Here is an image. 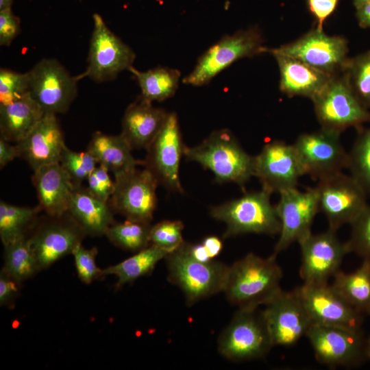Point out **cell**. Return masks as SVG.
<instances>
[{"instance_id":"7","label":"cell","mask_w":370,"mask_h":370,"mask_svg":"<svg viewBox=\"0 0 370 370\" xmlns=\"http://www.w3.org/2000/svg\"><path fill=\"white\" fill-rule=\"evenodd\" d=\"M240 309L218 338L219 352L225 358L243 362L261 358L273 344L261 312Z\"/></svg>"},{"instance_id":"3","label":"cell","mask_w":370,"mask_h":370,"mask_svg":"<svg viewBox=\"0 0 370 370\" xmlns=\"http://www.w3.org/2000/svg\"><path fill=\"white\" fill-rule=\"evenodd\" d=\"M166 259L168 280L182 291L188 306L223 291L230 266L213 260H196L188 243L184 241Z\"/></svg>"},{"instance_id":"15","label":"cell","mask_w":370,"mask_h":370,"mask_svg":"<svg viewBox=\"0 0 370 370\" xmlns=\"http://www.w3.org/2000/svg\"><path fill=\"white\" fill-rule=\"evenodd\" d=\"M114 190L108 201L113 212L126 219L150 223L157 205L158 184L146 167L136 168L114 177Z\"/></svg>"},{"instance_id":"26","label":"cell","mask_w":370,"mask_h":370,"mask_svg":"<svg viewBox=\"0 0 370 370\" xmlns=\"http://www.w3.org/2000/svg\"><path fill=\"white\" fill-rule=\"evenodd\" d=\"M67 212L86 235H105L114 223L113 211L108 203L93 195L82 185H75L69 203Z\"/></svg>"},{"instance_id":"13","label":"cell","mask_w":370,"mask_h":370,"mask_svg":"<svg viewBox=\"0 0 370 370\" xmlns=\"http://www.w3.org/2000/svg\"><path fill=\"white\" fill-rule=\"evenodd\" d=\"M46 215L42 221L38 218L27 236L40 270L72 254L86 235L68 212L59 217Z\"/></svg>"},{"instance_id":"41","label":"cell","mask_w":370,"mask_h":370,"mask_svg":"<svg viewBox=\"0 0 370 370\" xmlns=\"http://www.w3.org/2000/svg\"><path fill=\"white\" fill-rule=\"evenodd\" d=\"M97 252V247L88 249L82 244L78 245L73 251L77 275L85 284H90L104 276L103 269L96 264Z\"/></svg>"},{"instance_id":"34","label":"cell","mask_w":370,"mask_h":370,"mask_svg":"<svg viewBox=\"0 0 370 370\" xmlns=\"http://www.w3.org/2000/svg\"><path fill=\"white\" fill-rule=\"evenodd\" d=\"M151 227L150 223L126 219L122 223L114 222L105 235L114 245L136 252L150 245Z\"/></svg>"},{"instance_id":"2","label":"cell","mask_w":370,"mask_h":370,"mask_svg":"<svg viewBox=\"0 0 370 370\" xmlns=\"http://www.w3.org/2000/svg\"><path fill=\"white\" fill-rule=\"evenodd\" d=\"M184 156L211 171L221 183L233 182L243 187L254 176V156L243 149L229 130L214 131L198 145L184 146Z\"/></svg>"},{"instance_id":"43","label":"cell","mask_w":370,"mask_h":370,"mask_svg":"<svg viewBox=\"0 0 370 370\" xmlns=\"http://www.w3.org/2000/svg\"><path fill=\"white\" fill-rule=\"evenodd\" d=\"M21 32L20 18L12 9L0 12V45L9 47Z\"/></svg>"},{"instance_id":"6","label":"cell","mask_w":370,"mask_h":370,"mask_svg":"<svg viewBox=\"0 0 370 370\" xmlns=\"http://www.w3.org/2000/svg\"><path fill=\"white\" fill-rule=\"evenodd\" d=\"M312 101L321 129L341 134L349 127L370 123V111L360 102L341 73L333 76Z\"/></svg>"},{"instance_id":"51","label":"cell","mask_w":370,"mask_h":370,"mask_svg":"<svg viewBox=\"0 0 370 370\" xmlns=\"http://www.w3.org/2000/svg\"><path fill=\"white\" fill-rule=\"evenodd\" d=\"M354 5L356 9L370 3V0H353Z\"/></svg>"},{"instance_id":"27","label":"cell","mask_w":370,"mask_h":370,"mask_svg":"<svg viewBox=\"0 0 370 370\" xmlns=\"http://www.w3.org/2000/svg\"><path fill=\"white\" fill-rule=\"evenodd\" d=\"M45 112L28 92L0 105V138L15 143L25 138L42 118Z\"/></svg>"},{"instance_id":"30","label":"cell","mask_w":370,"mask_h":370,"mask_svg":"<svg viewBox=\"0 0 370 370\" xmlns=\"http://www.w3.org/2000/svg\"><path fill=\"white\" fill-rule=\"evenodd\" d=\"M169 254L168 251L150 244L123 261L103 269V273L104 276L115 275L118 288L150 274L158 262L166 258Z\"/></svg>"},{"instance_id":"33","label":"cell","mask_w":370,"mask_h":370,"mask_svg":"<svg viewBox=\"0 0 370 370\" xmlns=\"http://www.w3.org/2000/svg\"><path fill=\"white\" fill-rule=\"evenodd\" d=\"M4 248L2 271L19 284L40 270L27 236L4 245Z\"/></svg>"},{"instance_id":"44","label":"cell","mask_w":370,"mask_h":370,"mask_svg":"<svg viewBox=\"0 0 370 370\" xmlns=\"http://www.w3.org/2000/svg\"><path fill=\"white\" fill-rule=\"evenodd\" d=\"M307 3L317 21V28L323 30V24L336 9L338 0H307Z\"/></svg>"},{"instance_id":"1","label":"cell","mask_w":370,"mask_h":370,"mask_svg":"<svg viewBox=\"0 0 370 370\" xmlns=\"http://www.w3.org/2000/svg\"><path fill=\"white\" fill-rule=\"evenodd\" d=\"M282 271L276 258L254 253L230 266L223 290L227 300L240 309H257L282 291Z\"/></svg>"},{"instance_id":"12","label":"cell","mask_w":370,"mask_h":370,"mask_svg":"<svg viewBox=\"0 0 370 370\" xmlns=\"http://www.w3.org/2000/svg\"><path fill=\"white\" fill-rule=\"evenodd\" d=\"M29 93L45 113L64 114L77 95V79L57 60L43 58L28 72Z\"/></svg>"},{"instance_id":"38","label":"cell","mask_w":370,"mask_h":370,"mask_svg":"<svg viewBox=\"0 0 370 370\" xmlns=\"http://www.w3.org/2000/svg\"><path fill=\"white\" fill-rule=\"evenodd\" d=\"M350 225L351 235L347 241L350 253L370 261V206L367 205Z\"/></svg>"},{"instance_id":"5","label":"cell","mask_w":370,"mask_h":370,"mask_svg":"<svg viewBox=\"0 0 370 370\" xmlns=\"http://www.w3.org/2000/svg\"><path fill=\"white\" fill-rule=\"evenodd\" d=\"M264 42L257 27L225 36L201 55L193 70L183 79V83L194 86L206 85L238 60L264 53L267 47Z\"/></svg>"},{"instance_id":"23","label":"cell","mask_w":370,"mask_h":370,"mask_svg":"<svg viewBox=\"0 0 370 370\" xmlns=\"http://www.w3.org/2000/svg\"><path fill=\"white\" fill-rule=\"evenodd\" d=\"M32 181L38 206L42 212L53 217L67 212L75 184L60 163L44 166L34 171Z\"/></svg>"},{"instance_id":"48","label":"cell","mask_w":370,"mask_h":370,"mask_svg":"<svg viewBox=\"0 0 370 370\" xmlns=\"http://www.w3.org/2000/svg\"><path fill=\"white\" fill-rule=\"evenodd\" d=\"M188 247L190 254L196 260L204 262H207L212 260V259H211L209 256L206 249L205 248L202 243L196 244H192L188 243Z\"/></svg>"},{"instance_id":"36","label":"cell","mask_w":370,"mask_h":370,"mask_svg":"<svg viewBox=\"0 0 370 370\" xmlns=\"http://www.w3.org/2000/svg\"><path fill=\"white\" fill-rule=\"evenodd\" d=\"M341 74L367 109L370 108V50L348 59Z\"/></svg>"},{"instance_id":"31","label":"cell","mask_w":370,"mask_h":370,"mask_svg":"<svg viewBox=\"0 0 370 370\" xmlns=\"http://www.w3.org/2000/svg\"><path fill=\"white\" fill-rule=\"evenodd\" d=\"M128 71L138 82L140 97L148 102L163 101L173 96L178 88L180 72L177 69L157 67L140 71L132 66Z\"/></svg>"},{"instance_id":"47","label":"cell","mask_w":370,"mask_h":370,"mask_svg":"<svg viewBox=\"0 0 370 370\" xmlns=\"http://www.w3.org/2000/svg\"><path fill=\"white\" fill-rule=\"evenodd\" d=\"M201 243L212 260L219 256L223 249V242L216 236H208Z\"/></svg>"},{"instance_id":"24","label":"cell","mask_w":370,"mask_h":370,"mask_svg":"<svg viewBox=\"0 0 370 370\" xmlns=\"http://www.w3.org/2000/svg\"><path fill=\"white\" fill-rule=\"evenodd\" d=\"M267 53L276 60L280 71L279 88L288 97L300 96L312 100L333 77L292 57L274 51Z\"/></svg>"},{"instance_id":"4","label":"cell","mask_w":370,"mask_h":370,"mask_svg":"<svg viewBox=\"0 0 370 370\" xmlns=\"http://www.w3.org/2000/svg\"><path fill=\"white\" fill-rule=\"evenodd\" d=\"M270 192L262 189L210 208L211 217L225 223L224 238L243 234H279L281 223Z\"/></svg>"},{"instance_id":"17","label":"cell","mask_w":370,"mask_h":370,"mask_svg":"<svg viewBox=\"0 0 370 370\" xmlns=\"http://www.w3.org/2000/svg\"><path fill=\"white\" fill-rule=\"evenodd\" d=\"M184 148L177 116L170 112L160 132L146 149L143 162L158 184L169 190L183 193L179 171Z\"/></svg>"},{"instance_id":"45","label":"cell","mask_w":370,"mask_h":370,"mask_svg":"<svg viewBox=\"0 0 370 370\" xmlns=\"http://www.w3.org/2000/svg\"><path fill=\"white\" fill-rule=\"evenodd\" d=\"M20 284L1 270L0 273V304L10 306L19 293Z\"/></svg>"},{"instance_id":"49","label":"cell","mask_w":370,"mask_h":370,"mask_svg":"<svg viewBox=\"0 0 370 370\" xmlns=\"http://www.w3.org/2000/svg\"><path fill=\"white\" fill-rule=\"evenodd\" d=\"M356 16L360 27L370 29V3L357 8Z\"/></svg>"},{"instance_id":"18","label":"cell","mask_w":370,"mask_h":370,"mask_svg":"<svg viewBox=\"0 0 370 370\" xmlns=\"http://www.w3.org/2000/svg\"><path fill=\"white\" fill-rule=\"evenodd\" d=\"M261 312L273 346H291L306 336L312 325L295 290L281 291Z\"/></svg>"},{"instance_id":"10","label":"cell","mask_w":370,"mask_h":370,"mask_svg":"<svg viewBox=\"0 0 370 370\" xmlns=\"http://www.w3.org/2000/svg\"><path fill=\"white\" fill-rule=\"evenodd\" d=\"M348 41L341 36H329L317 28L278 48H266L295 58L330 75L341 74L349 59Z\"/></svg>"},{"instance_id":"35","label":"cell","mask_w":370,"mask_h":370,"mask_svg":"<svg viewBox=\"0 0 370 370\" xmlns=\"http://www.w3.org/2000/svg\"><path fill=\"white\" fill-rule=\"evenodd\" d=\"M357 136L349 152L347 169L350 175L370 195V127L356 128Z\"/></svg>"},{"instance_id":"14","label":"cell","mask_w":370,"mask_h":370,"mask_svg":"<svg viewBox=\"0 0 370 370\" xmlns=\"http://www.w3.org/2000/svg\"><path fill=\"white\" fill-rule=\"evenodd\" d=\"M304 175L314 180L347 169L348 152L340 140V134L321 129L300 134L293 144Z\"/></svg>"},{"instance_id":"46","label":"cell","mask_w":370,"mask_h":370,"mask_svg":"<svg viewBox=\"0 0 370 370\" xmlns=\"http://www.w3.org/2000/svg\"><path fill=\"white\" fill-rule=\"evenodd\" d=\"M16 158H18L16 146L0 138V168L3 169Z\"/></svg>"},{"instance_id":"16","label":"cell","mask_w":370,"mask_h":370,"mask_svg":"<svg viewBox=\"0 0 370 370\" xmlns=\"http://www.w3.org/2000/svg\"><path fill=\"white\" fill-rule=\"evenodd\" d=\"M281 229L279 238L271 255L276 258L293 243H299L311 232L316 214L319 212L318 196L315 187L300 191L297 188L280 193L275 206Z\"/></svg>"},{"instance_id":"11","label":"cell","mask_w":370,"mask_h":370,"mask_svg":"<svg viewBox=\"0 0 370 370\" xmlns=\"http://www.w3.org/2000/svg\"><path fill=\"white\" fill-rule=\"evenodd\" d=\"M315 188L319 212L325 216L328 229L335 232L351 224L368 205L362 188L342 172L318 180Z\"/></svg>"},{"instance_id":"20","label":"cell","mask_w":370,"mask_h":370,"mask_svg":"<svg viewBox=\"0 0 370 370\" xmlns=\"http://www.w3.org/2000/svg\"><path fill=\"white\" fill-rule=\"evenodd\" d=\"M295 290L312 323L361 329L363 313L347 303L328 282H304Z\"/></svg>"},{"instance_id":"37","label":"cell","mask_w":370,"mask_h":370,"mask_svg":"<svg viewBox=\"0 0 370 370\" xmlns=\"http://www.w3.org/2000/svg\"><path fill=\"white\" fill-rule=\"evenodd\" d=\"M60 164L75 185H82V182L87 180L98 163L87 150L77 152L66 146L62 151Z\"/></svg>"},{"instance_id":"9","label":"cell","mask_w":370,"mask_h":370,"mask_svg":"<svg viewBox=\"0 0 370 370\" xmlns=\"http://www.w3.org/2000/svg\"><path fill=\"white\" fill-rule=\"evenodd\" d=\"M306 336L316 359L328 366L356 367L367 359L361 329L312 323Z\"/></svg>"},{"instance_id":"25","label":"cell","mask_w":370,"mask_h":370,"mask_svg":"<svg viewBox=\"0 0 370 370\" xmlns=\"http://www.w3.org/2000/svg\"><path fill=\"white\" fill-rule=\"evenodd\" d=\"M168 114L140 97L125 110L121 134L132 149H146L160 132Z\"/></svg>"},{"instance_id":"22","label":"cell","mask_w":370,"mask_h":370,"mask_svg":"<svg viewBox=\"0 0 370 370\" xmlns=\"http://www.w3.org/2000/svg\"><path fill=\"white\" fill-rule=\"evenodd\" d=\"M15 146L18 157L25 160L34 171L44 166L60 163L66 145L56 115L45 113L32 130Z\"/></svg>"},{"instance_id":"42","label":"cell","mask_w":370,"mask_h":370,"mask_svg":"<svg viewBox=\"0 0 370 370\" xmlns=\"http://www.w3.org/2000/svg\"><path fill=\"white\" fill-rule=\"evenodd\" d=\"M107 168L97 166L87 179L88 190L95 197L108 203L114 190V181L112 180Z\"/></svg>"},{"instance_id":"19","label":"cell","mask_w":370,"mask_h":370,"mask_svg":"<svg viewBox=\"0 0 370 370\" xmlns=\"http://www.w3.org/2000/svg\"><path fill=\"white\" fill-rule=\"evenodd\" d=\"M335 231L310 233L298 243L301 250L299 275L305 283H324L334 275L345 256L350 253L347 242H341Z\"/></svg>"},{"instance_id":"29","label":"cell","mask_w":370,"mask_h":370,"mask_svg":"<svg viewBox=\"0 0 370 370\" xmlns=\"http://www.w3.org/2000/svg\"><path fill=\"white\" fill-rule=\"evenodd\" d=\"M331 284L334 290L351 306L362 313L370 310V261L362 263L355 271L346 273L338 270Z\"/></svg>"},{"instance_id":"28","label":"cell","mask_w":370,"mask_h":370,"mask_svg":"<svg viewBox=\"0 0 370 370\" xmlns=\"http://www.w3.org/2000/svg\"><path fill=\"white\" fill-rule=\"evenodd\" d=\"M99 164L104 166L114 177L137 167L139 162L132 154V149L120 134L108 135L95 132L87 149Z\"/></svg>"},{"instance_id":"32","label":"cell","mask_w":370,"mask_h":370,"mask_svg":"<svg viewBox=\"0 0 370 370\" xmlns=\"http://www.w3.org/2000/svg\"><path fill=\"white\" fill-rule=\"evenodd\" d=\"M42 211L39 206L34 208L12 205L1 200L0 237L3 245L27 236Z\"/></svg>"},{"instance_id":"39","label":"cell","mask_w":370,"mask_h":370,"mask_svg":"<svg viewBox=\"0 0 370 370\" xmlns=\"http://www.w3.org/2000/svg\"><path fill=\"white\" fill-rule=\"evenodd\" d=\"M183 230L184 224L180 221L165 220L159 222L151 227L150 244L162 248L170 254L184 243Z\"/></svg>"},{"instance_id":"21","label":"cell","mask_w":370,"mask_h":370,"mask_svg":"<svg viewBox=\"0 0 370 370\" xmlns=\"http://www.w3.org/2000/svg\"><path fill=\"white\" fill-rule=\"evenodd\" d=\"M302 175L293 145L273 140L254 156V176L259 180L262 188L271 193L297 188Z\"/></svg>"},{"instance_id":"52","label":"cell","mask_w":370,"mask_h":370,"mask_svg":"<svg viewBox=\"0 0 370 370\" xmlns=\"http://www.w3.org/2000/svg\"><path fill=\"white\" fill-rule=\"evenodd\" d=\"M366 354L367 359H370V335L366 339Z\"/></svg>"},{"instance_id":"50","label":"cell","mask_w":370,"mask_h":370,"mask_svg":"<svg viewBox=\"0 0 370 370\" xmlns=\"http://www.w3.org/2000/svg\"><path fill=\"white\" fill-rule=\"evenodd\" d=\"M13 0H0V12L12 9Z\"/></svg>"},{"instance_id":"40","label":"cell","mask_w":370,"mask_h":370,"mask_svg":"<svg viewBox=\"0 0 370 370\" xmlns=\"http://www.w3.org/2000/svg\"><path fill=\"white\" fill-rule=\"evenodd\" d=\"M29 75L10 69H0V105L21 98L29 92Z\"/></svg>"},{"instance_id":"8","label":"cell","mask_w":370,"mask_h":370,"mask_svg":"<svg viewBox=\"0 0 370 370\" xmlns=\"http://www.w3.org/2000/svg\"><path fill=\"white\" fill-rule=\"evenodd\" d=\"M92 18L87 67L76 78L79 81L89 77L99 83L114 80L121 72L133 66L136 55L108 28L99 14L95 13Z\"/></svg>"},{"instance_id":"53","label":"cell","mask_w":370,"mask_h":370,"mask_svg":"<svg viewBox=\"0 0 370 370\" xmlns=\"http://www.w3.org/2000/svg\"><path fill=\"white\" fill-rule=\"evenodd\" d=\"M367 314L370 315V310H369Z\"/></svg>"}]
</instances>
